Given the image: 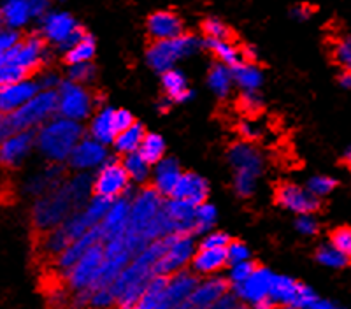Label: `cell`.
I'll use <instances>...</instances> for the list:
<instances>
[{
	"label": "cell",
	"mask_w": 351,
	"mask_h": 309,
	"mask_svg": "<svg viewBox=\"0 0 351 309\" xmlns=\"http://www.w3.org/2000/svg\"><path fill=\"white\" fill-rule=\"evenodd\" d=\"M123 165H125V169H127L128 176H130L132 180L144 181L146 177H148V165L149 164L144 160L143 157H141L139 151L127 153Z\"/></svg>",
	"instance_id": "37"
},
{
	"label": "cell",
	"mask_w": 351,
	"mask_h": 309,
	"mask_svg": "<svg viewBox=\"0 0 351 309\" xmlns=\"http://www.w3.org/2000/svg\"><path fill=\"white\" fill-rule=\"evenodd\" d=\"M232 79H236L239 86H243L244 90H250V92H255L262 84V74H260L258 69L255 67V64H247V62H239L237 65L230 69Z\"/></svg>",
	"instance_id": "28"
},
{
	"label": "cell",
	"mask_w": 351,
	"mask_h": 309,
	"mask_svg": "<svg viewBox=\"0 0 351 309\" xmlns=\"http://www.w3.org/2000/svg\"><path fill=\"white\" fill-rule=\"evenodd\" d=\"M137 151H139L141 157L148 162L149 165L158 164V162L164 158V151H165L164 139H162L160 136H156V134H146Z\"/></svg>",
	"instance_id": "29"
},
{
	"label": "cell",
	"mask_w": 351,
	"mask_h": 309,
	"mask_svg": "<svg viewBox=\"0 0 351 309\" xmlns=\"http://www.w3.org/2000/svg\"><path fill=\"white\" fill-rule=\"evenodd\" d=\"M12 132H16V130L12 127L9 112H0V145H2Z\"/></svg>",
	"instance_id": "54"
},
{
	"label": "cell",
	"mask_w": 351,
	"mask_h": 309,
	"mask_svg": "<svg viewBox=\"0 0 351 309\" xmlns=\"http://www.w3.org/2000/svg\"><path fill=\"white\" fill-rule=\"evenodd\" d=\"M28 77L34 76L28 73L27 69L20 67V65L5 64V62L0 65V88H2V86H8V84L18 83V81L28 79Z\"/></svg>",
	"instance_id": "38"
},
{
	"label": "cell",
	"mask_w": 351,
	"mask_h": 309,
	"mask_svg": "<svg viewBox=\"0 0 351 309\" xmlns=\"http://www.w3.org/2000/svg\"><path fill=\"white\" fill-rule=\"evenodd\" d=\"M216 220V209L213 208V206L206 204V202H202V204L195 206V223H197V234L200 232H206V230L211 227L213 223H215Z\"/></svg>",
	"instance_id": "40"
},
{
	"label": "cell",
	"mask_w": 351,
	"mask_h": 309,
	"mask_svg": "<svg viewBox=\"0 0 351 309\" xmlns=\"http://www.w3.org/2000/svg\"><path fill=\"white\" fill-rule=\"evenodd\" d=\"M330 42V58L341 69H351V36H335Z\"/></svg>",
	"instance_id": "31"
},
{
	"label": "cell",
	"mask_w": 351,
	"mask_h": 309,
	"mask_svg": "<svg viewBox=\"0 0 351 309\" xmlns=\"http://www.w3.org/2000/svg\"><path fill=\"white\" fill-rule=\"evenodd\" d=\"M272 273L267 271L265 267H256V271L253 274L246 277L241 283H236V295L244 302H250V304H256L258 301H262L263 297L269 295V286H271Z\"/></svg>",
	"instance_id": "15"
},
{
	"label": "cell",
	"mask_w": 351,
	"mask_h": 309,
	"mask_svg": "<svg viewBox=\"0 0 351 309\" xmlns=\"http://www.w3.org/2000/svg\"><path fill=\"white\" fill-rule=\"evenodd\" d=\"M202 45L206 46L221 64L228 65V67H234V65H237L243 60L241 49L236 48V46L232 45V42H228V40H218L206 37V40H204Z\"/></svg>",
	"instance_id": "27"
},
{
	"label": "cell",
	"mask_w": 351,
	"mask_h": 309,
	"mask_svg": "<svg viewBox=\"0 0 351 309\" xmlns=\"http://www.w3.org/2000/svg\"><path fill=\"white\" fill-rule=\"evenodd\" d=\"M256 267H258V262H252V260H247V258L246 260L234 264V267H232V273H230L232 283L236 285V283L244 281L247 276H250V274L255 273Z\"/></svg>",
	"instance_id": "45"
},
{
	"label": "cell",
	"mask_w": 351,
	"mask_h": 309,
	"mask_svg": "<svg viewBox=\"0 0 351 309\" xmlns=\"http://www.w3.org/2000/svg\"><path fill=\"white\" fill-rule=\"evenodd\" d=\"M86 36H88V32L84 30L83 27H76L71 34H69L67 39H64L60 45H56V46H58V49H60V51H69L72 46H76L77 42H80V40H83Z\"/></svg>",
	"instance_id": "49"
},
{
	"label": "cell",
	"mask_w": 351,
	"mask_h": 309,
	"mask_svg": "<svg viewBox=\"0 0 351 309\" xmlns=\"http://www.w3.org/2000/svg\"><path fill=\"white\" fill-rule=\"evenodd\" d=\"M230 290V281L225 277H213L195 286L190 297L180 308H213L221 295Z\"/></svg>",
	"instance_id": "13"
},
{
	"label": "cell",
	"mask_w": 351,
	"mask_h": 309,
	"mask_svg": "<svg viewBox=\"0 0 351 309\" xmlns=\"http://www.w3.org/2000/svg\"><path fill=\"white\" fill-rule=\"evenodd\" d=\"M237 108H239L241 112L247 114V116H256L260 114L263 109L262 101H260L258 97L255 95V92H250L246 90V93L239 97V101H237Z\"/></svg>",
	"instance_id": "41"
},
{
	"label": "cell",
	"mask_w": 351,
	"mask_h": 309,
	"mask_svg": "<svg viewBox=\"0 0 351 309\" xmlns=\"http://www.w3.org/2000/svg\"><path fill=\"white\" fill-rule=\"evenodd\" d=\"M102 262H104V241H99L90 246L83 257L65 273V286L69 292L90 288Z\"/></svg>",
	"instance_id": "6"
},
{
	"label": "cell",
	"mask_w": 351,
	"mask_h": 309,
	"mask_svg": "<svg viewBox=\"0 0 351 309\" xmlns=\"http://www.w3.org/2000/svg\"><path fill=\"white\" fill-rule=\"evenodd\" d=\"M134 123V116L130 112L120 109V111H112V127H114V132H121V130L128 129L130 125Z\"/></svg>",
	"instance_id": "48"
},
{
	"label": "cell",
	"mask_w": 351,
	"mask_h": 309,
	"mask_svg": "<svg viewBox=\"0 0 351 309\" xmlns=\"http://www.w3.org/2000/svg\"><path fill=\"white\" fill-rule=\"evenodd\" d=\"M237 132H239V136L243 137L244 140H247V143H253V140H256L260 137V132L256 130V127H253V125L247 123V121H243V123L237 125Z\"/></svg>",
	"instance_id": "53"
},
{
	"label": "cell",
	"mask_w": 351,
	"mask_h": 309,
	"mask_svg": "<svg viewBox=\"0 0 351 309\" xmlns=\"http://www.w3.org/2000/svg\"><path fill=\"white\" fill-rule=\"evenodd\" d=\"M297 230L306 234V236H315L318 232V223H316V220H313L311 214H302L297 220Z\"/></svg>",
	"instance_id": "51"
},
{
	"label": "cell",
	"mask_w": 351,
	"mask_h": 309,
	"mask_svg": "<svg viewBox=\"0 0 351 309\" xmlns=\"http://www.w3.org/2000/svg\"><path fill=\"white\" fill-rule=\"evenodd\" d=\"M144 136H146V130H144L143 125L134 121L128 129L121 130V132H118L114 136L116 149H118L120 153H123V155H127V153H132V151H137L141 143H143Z\"/></svg>",
	"instance_id": "26"
},
{
	"label": "cell",
	"mask_w": 351,
	"mask_h": 309,
	"mask_svg": "<svg viewBox=\"0 0 351 309\" xmlns=\"http://www.w3.org/2000/svg\"><path fill=\"white\" fill-rule=\"evenodd\" d=\"M200 28H202V32L206 34V37H209V39L228 40V42H234V40H236V34L232 32L230 27H227L223 21L216 20V18L204 20Z\"/></svg>",
	"instance_id": "35"
},
{
	"label": "cell",
	"mask_w": 351,
	"mask_h": 309,
	"mask_svg": "<svg viewBox=\"0 0 351 309\" xmlns=\"http://www.w3.org/2000/svg\"><path fill=\"white\" fill-rule=\"evenodd\" d=\"M228 160L236 171H244L258 176L262 173V157L250 143H236L228 148Z\"/></svg>",
	"instance_id": "20"
},
{
	"label": "cell",
	"mask_w": 351,
	"mask_h": 309,
	"mask_svg": "<svg viewBox=\"0 0 351 309\" xmlns=\"http://www.w3.org/2000/svg\"><path fill=\"white\" fill-rule=\"evenodd\" d=\"M37 130H16L0 145V167L16 169L36 148Z\"/></svg>",
	"instance_id": "9"
},
{
	"label": "cell",
	"mask_w": 351,
	"mask_h": 309,
	"mask_svg": "<svg viewBox=\"0 0 351 309\" xmlns=\"http://www.w3.org/2000/svg\"><path fill=\"white\" fill-rule=\"evenodd\" d=\"M37 83H39L40 90H53L55 86H58V84H60V77H58V74L48 73V74H44V76L40 77Z\"/></svg>",
	"instance_id": "56"
},
{
	"label": "cell",
	"mask_w": 351,
	"mask_h": 309,
	"mask_svg": "<svg viewBox=\"0 0 351 309\" xmlns=\"http://www.w3.org/2000/svg\"><path fill=\"white\" fill-rule=\"evenodd\" d=\"M193 257V243L192 236L184 234H176L172 243L169 245L167 251L155 262L153 265V274H171L178 273L184 267V264L192 260Z\"/></svg>",
	"instance_id": "10"
},
{
	"label": "cell",
	"mask_w": 351,
	"mask_h": 309,
	"mask_svg": "<svg viewBox=\"0 0 351 309\" xmlns=\"http://www.w3.org/2000/svg\"><path fill=\"white\" fill-rule=\"evenodd\" d=\"M230 243V237L223 232H215L209 234L202 241V248H227Z\"/></svg>",
	"instance_id": "50"
},
{
	"label": "cell",
	"mask_w": 351,
	"mask_h": 309,
	"mask_svg": "<svg viewBox=\"0 0 351 309\" xmlns=\"http://www.w3.org/2000/svg\"><path fill=\"white\" fill-rule=\"evenodd\" d=\"M232 83V73L230 69L225 64H216L213 65L211 71H209V86L213 88V92L219 97H225L230 90Z\"/></svg>",
	"instance_id": "33"
},
{
	"label": "cell",
	"mask_w": 351,
	"mask_h": 309,
	"mask_svg": "<svg viewBox=\"0 0 351 309\" xmlns=\"http://www.w3.org/2000/svg\"><path fill=\"white\" fill-rule=\"evenodd\" d=\"M335 186H337V181H335L334 177L328 176H315L309 180V183H307V190L311 193H315L316 197L328 195Z\"/></svg>",
	"instance_id": "43"
},
{
	"label": "cell",
	"mask_w": 351,
	"mask_h": 309,
	"mask_svg": "<svg viewBox=\"0 0 351 309\" xmlns=\"http://www.w3.org/2000/svg\"><path fill=\"white\" fill-rule=\"evenodd\" d=\"M93 93L84 90L80 83L69 81V83H60L58 90V111L64 118L71 120H83L90 114L95 108V99Z\"/></svg>",
	"instance_id": "8"
},
{
	"label": "cell",
	"mask_w": 351,
	"mask_h": 309,
	"mask_svg": "<svg viewBox=\"0 0 351 309\" xmlns=\"http://www.w3.org/2000/svg\"><path fill=\"white\" fill-rule=\"evenodd\" d=\"M228 264L227 248H200L192 258V269L200 274H209L223 269Z\"/></svg>",
	"instance_id": "22"
},
{
	"label": "cell",
	"mask_w": 351,
	"mask_h": 309,
	"mask_svg": "<svg viewBox=\"0 0 351 309\" xmlns=\"http://www.w3.org/2000/svg\"><path fill=\"white\" fill-rule=\"evenodd\" d=\"M4 62L20 65L27 69L32 76H36L48 62L46 37L43 34H28V36L20 37L16 45L4 53Z\"/></svg>",
	"instance_id": "5"
},
{
	"label": "cell",
	"mask_w": 351,
	"mask_h": 309,
	"mask_svg": "<svg viewBox=\"0 0 351 309\" xmlns=\"http://www.w3.org/2000/svg\"><path fill=\"white\" fill-rule=\"evenodd\" d=\"M88 304L95 306V308H111V306H116V299L109 288H97L92 290Z\"/></svg>",
	"instance_id": "46"
},
{
	"label": "cell",
	"mask_w": 351,
	"mask_h": 309,
	"mask_svg": "<svg viewBox=\"0 0 351 309\" xmlns=\"http://www.w3.org/2000/svg\"><path fill=\"white\" fill-rule=\"evenodd\" d=\"M148 36L153 40H164L178 37L184 32V25L181 18L172 11L153 12L148 18Z\"/></svg>",
	"instance_id": "18"
},
{
	"label": "cell",
	"mask_w": 351,
	"mask_h": 309,
	"mask_svg": "<svg viewBox=\"0 0 351 309\" xmlns=\"http://www.w3.org/2000/svg\"><path fill=\"white\" fill-rule=\"evenodd\" d=\"M0 14L4 20V27L12 30H20L32 18L27 0H2Z\"/></svg>",
	"instance_id": "23"
},
{
	"label": "cell",
	"mask_w": 351,
	"mask_h": 309,
	"mask_svg": "<svg viewBox=\"0 0 351 309\" xmlns=\"http://www.w3.org/2000/svg\"><path fill=\"white\" fill-rule=\"evenodd\" d=\"M76 27V20L69 12H51V14H46L43 20V36L46 37V40L60 45Z\"/></svg>",
	"instance_id": "21"
},
{
	"label": "cell",
	"mask_w": 351,
	"mask_h": 309,
	"mask_svg": "<svg viewBox=\"0 0 351 309\" xmlns=\"http://www.w3.org/2000/svg\"><path fill=\"white\" fill-rule=\"evenodd\" d=\"M112 201H114V199H109V197H93L92 202H90V204L86 206V209L83 211V217L84 220H86V223L90 225V227H93V225L100 223V221L104 220L106 213H108L109 208H111Z\"/></svg>",
	"instance_id": "34"
},
{
	"label": "cell",
	"mask_w": 351,
	"mask_h": 309,
	"mask_svg": "<svg viewBox=\"0 0 351 309\" xmlns=\"http://www.w3.org/2000/svg\"><path fill=\"white\" fill-rule=\"evenodd\" d=\"M83 136V127L71 118H56L43 123L37 130L36 146L48 160L60 164L69 158Z\"/></svg>",
	"instance_id": "2"
},
{
	"label": "cell",
	"mask_w": 351,
	"mask_h": 309,
	"mask_svg": "<svg viewBox=\"0 0 351 309\" xmlns=\"http://www.w3.org/2000/svg\"><path fill=\"white\" fill-rule=\"evenodd\" d=\"M256 174L244 173V171H236V192L241 197H250L255 190Z\"/></svg>",
	"instance_id": "44"
},
{
	"label": "cell",
	"mask_w": 351,
	"mask_h": 309,
	"mask_svg": "<svg viewBox=\"0 0 351 309\" xmlns=\"http://www.w3.org/2000/svg\"><path fill=\"white\" fill-rule=\"evenodd\" d=\"M274 202L285 209H290L299 214H315L324 209V202L319 197L309 190L300 188L299 185L281 181L274 188Z\"/></svg>",
	"instance_id": "7"
},
{
	"label": "cell",
	"mask_w": 351,
	"mask_h": 309,
	"mask_svg": "<svg viewBox=\"0 0 351 309\" xmlns=\"http://www.w3.org/2000/svg\"><path fill=\"white\" fill-rule=\"evenodd\" d=\"M330 245L346 255L351 262V229L350 227H337L330 232Z\"/></svg>",
	"instance_id": "39"
},
{
	"label": "cell",
	"mask_w": 351,
	"mask_h": 309,
	"mask_svg": "<svg viewBox=\"0 0 351 309\" xmlns=\"http://www.w3.org/2000/svg\"><path fill=\"white\" fill-rule=\"evenodd\" d=\"M209 195V186L206 180L193 173L181 174L174 190H172V199H180V201L188 202V204L199 206L206 202Z\"/></svg>",
	"instance_id": "17"
},
{
	"label": "cell",
	"mask_w": 351,
	"mask_h": 309,
	"mask_svg": "<svg viewBox=\"0 0 351 309\" xmlns=\"http://www.w3.org/2000/svg\"><path fill=\"white\" fill-rule=\"evenodd\" d=\"M4 27V20H2V14H0V28Z\"/></svg>",
	"instance_id": "60"
},
{
	"label": "cell",
	"mask_w": 351,
	"mask_h": 309,
	"mask_svg": "<svg viewBox=\"0 0 351 309\" xmlns=\"http://www.w3.org/2000/svg\"><path fill=\"white\" fill-rule=\"evenodd\" d=\"M39 83L32 77L0 88V112H12L39 92Z\"/></svg>",
	"instance_id": "14"
},
{
	"label": "cell",
	"mask_w": 351,
	"mask_h": 309,
	"mask_svg": "<svg viewBox=\"0 0 351 309\" xmlns=\"http://www.w3.org/2000/svg\"><path fill=\"white\" fill-rule=\"evenodd\" d=\"M339 84L343 88L351 90V69H343V73L339 74Z\"/></svg>",
	"instance_id": "58"
},
{
	"label": "cell",
	"mask_w": 351,
	"mask_h": 309,
	"mask_svg": "<svg viewBox=\"0 0 351 309\" xmlns=\"http://www.w3.org/2000/svg\"><path fill=\"white\" fill-rule=\"evenodd\" d=\"M316 260L319 264L327 265V267H335V269H341V267L350 264V258L343 255L339 249H335L332 245L322 246V248L316 249Z\"/></svg>",
	"instance_id": "36"
},
{
	"label": "cell",
	"mask_w": 351,
	"mask_h": 309,
	"mask_svg": "<svg viewBox=\"0 0 351 309\" xmlns=\"http://www.w3.org/2000/svg\"><path fill=\"white\" fill-rule=\"evenodd\" d=\"M92 134L99 143L108 145L114 140V127H112V109H104L97 114V118L92 123Z\"/></svg>",
	"instance_id": "30"
},
{
	"label": "cell",
	"mask_w": 351,
	"mask_h": 309,
	"mask_svg": "<svg viewBox=\"0 0 351 309\" xmlns=\"http://www.w3.org/2000/svg\"><path fill=\"white\" fill-rule=\"evenodd\" d=\"M227 257L228 264H237V262H243L250 257V251H247L246 246L241 241H230L227 246Z\"/></svg>",
	"instance_id": "47"
},
{
	"label": "cell",
	"mask_w": 351,
	"mask_h": 309,
	"mask_svg": "<svg viewBox=\"0 0 351 309\" xmlns=\"http://www.w3.org/2000/svg\"><path fill=\"white\" fill-rule=\"evenodd\" d=\"M128 213H130V197H128V190L123 195L116 197L112 201L111 208L106 213L102 225H104V241H109L112 237L123 236L127 230L128 223Z\"/></svg>",
	"instance_id": "16"
},
{
	"label": "cell",
	"mask_w": 351,
	"mask_h": 309,
	"mask_svg": "<svg viewBox=\"0 0 351 309\" xmlns=\"http://www.w3.org/2000/svg\"><path fill=\"white\" fill-rule=\"evenodd\" d=\"M92 186L93 177L90 174H77L67 183H60L48 193L40 195L30 213L34 234L55 229L74 211L81 209L92 192Z\"/></svg>",
	"instance_id": "1"
},
{
	"label": "cell",
	"mask_w": 351,
	"mask_h": 309,
	"mask_svg": "<svg viewBox=\"0 0 351 309\" xmlns=\"http://www.w3.org/2000/svg\"><path fill=\"white\" fill-rule=\"evenodd\" d=\"M32 18H43L49 9V0H27Z\"/></svg>",
	"instance_id": "55"
},
{
	"label": "cell",
	"mask_w": 351,
	"mask_h": 309,
	"mask_svg": "<svg viewBox=\"0 0 351 309\" xmlns=\"http://www.w3.org/2000/svg\"><path fill=\"white\" fill-rule=\"evenodd\" d=\"M128 176L127 169L120 162L111 160L100 169L99 174L93 180L92 192L93 195L109 197V199H116V197L123 195L128 190Z\"/></svg>",
	"instance_id": "11"
},
{
	"label": "cell",
	"mask_w": 351,
	"mask_h": 309,
	"mask_svg": "<svg viewBox=\"0 0 351 309\" xmlns=\"http://www.w3.org/2000/svg\"><path fill=\"white\" fill-rule=\"evenodd\" d=\"M200 45L202 42H199L195 37L188 36V34H181V36L172 37V39L153 40L152 46L148 48V53H146L148 64L158 73H165V71L172 69L176 62L197 51Z\"/></svg>",
	"instance_id": "4"
},
{
	"label": "cell",
	"mask_w": 351,
	"mask_h": 309,
	"mask_svg": "<svg viewBox=\"0 0 351 309\" xmlns=\"http://www.w3.org/2000/svg\"><path fill=\"white\" fill-rule=\"evenodd\" d=\"M343 164L346 165V169L351 173V148L348 149L346 153H344V157H343Z\"/></svg>",
	"instance_id": "59"
},
{
	"label": "cell",
	"mask_w": 351,
	"mask_h": 309,
	"mask_svg": "<svg viewBox=\"0 0 351 309\" xmlns=\"http://www.w3.org/2000/svg\"><path fill=\"white\" fill-rule=\"evenodd\" d=\"M69 77L74 83H90L95 77V67L88 62H81V64H74L69 69Z\"/></svg>",
	"instance_id": "42"
},
{
	"label": "cell",
	"mask_w": 351,
	"mask_h": 309,
	"mask_svg": "<svg viewBox=\"0 0 351 309\" xmlns=\"http://www.w3.org/2000/svg\"><path fill=\"white\" fill-rule=\"evenodd\" d=\"M58 111V92L53 90H39L30 101L25 102L16 111L9 112L14 130H32Z\"/></svg>",
	"instance_id": "3"
},
{
	"label": "cell",
	"mask_w": 351,
	"mask_h": 309,
	"mask_svg": "<svg viewBox=\"0 0 351 309\" xmlns=\"http://www.w3.org/2000/svg\"><path fill=\"white\" fill-rule=\"evenodd\" d=\"M213 308L218 309H236V308H243V301H241L237 295H230V293H225L221 297L216 301V304Z\"/></svg>",
	"instance_id": "52"
},
{
	"label": "cell",
	"mask_w": 351,
	"mask_h": 309,
	"mask_svg": "<svg viewBox=\"0 0 351 309\" xmlns=\"http://www.w3.org/2000/svg\"><path fill=\"white\" fill-rule=\"evenodd\" d=\"M197 285H199V277L193 273L180 271V273L171 274L167 286L160 299V309L180 308L190 297V293L195 290Z\"/></svg>",
	"instance_id": "12"
},
{
	"label": "cell",
	"mask_w": 351,
	"mask_h": 309,
	"mask_svg": "<svg viewBox=\"0 0 351 309\" xmlns=\"http://www.w3.org/2000/svg\"><path fill=\"white\" fill-rule=\"evenodd\" d=\"M181 171L180 164L174 160V158H165V160H160L158 167H156L155 173V186L162 195L171 197L172 190H174L176 183L180 180Z\"/></svg>",
	"instance_id": "24"
},
{
	"label": "cell",
	"mask_w": 351,
	"mask_h": 309,
	"mask_svg": "<svg viewBox=\"0 0 351 309\" xmlns=\"http://www.w3.org/2000/svg\"><path fill=\"white\" fill-rule=\"evenodd\" d=\"M93 53H95V42L93 37L88 34L83 40H80L76 46H72L69 51H65L64 62L67 65L81 64V62H90L92 60Z\"/></svg>",
	"instance_id": "32"
},
{
	"label": "cell",
	"mask_w": 351,
	"mask_h": 309,
	"mask_svg": "<svg viewBox=\"0 0 351 309\" xmlns=\"http://www.w3.org/2000/svg\"><path fill=\"white\" fill-rule=\"evenodd\" d=\"M162 83H164V90L167 93V99L171 102H184L192 97V92L188 90V83L184 76L178 71H165L162 73Z\"/></svg>",
	"instance_id": "25"
},
{
	"label": "cell",
	"mask_w": 351,
	"mask_h": 309,
	"mask_svg": "<svg viewBox=\"0 0 351 309\" xmlns=\"http://www.w3.org/2000/svg\"><path fill=\"white\" fill-rule=\"evenodd\" d=\"M108 153H106L102 143L97 139H84L74 146V149L69 155V165L72 169H90L104 162Z\"/></svg>",
	"instance_id": "19"
},
{
	"label": "cell",
	"mask_w": 351,
	"mask_h": 309,
	"mask_svg": "<svg viewBox=\"0 0 351 309\" xmlns=\"http://www.w3.org/2000/svg\"><path fill=\"white\" fill-rule=\"evenodd\" d=\"M291 14H293L297 20H307V18H311L313 8L307 4H300V5H297L293 11H291Z\"/></svg>",
	"instance_id": "57"
}]
</instances>
